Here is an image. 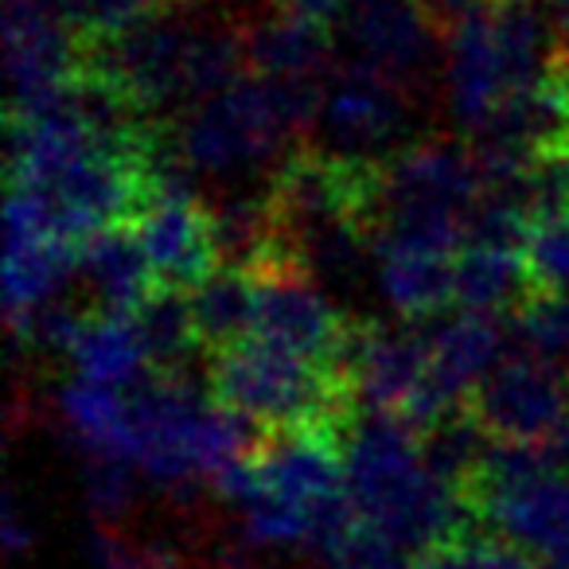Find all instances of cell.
<instances>
[{
  "label": "cell",
  "mask_w": 569,
  "mask_h": 569,
  "mask_svg": "<svg viewBox=\"0 0 569 569\" xmlns=\"http://www.w3.org/2000/svg\"><path fill=\"white\" fill-rule=\"evenodd\" d=\"M348 491L359 519L413 561L476 530L457 491L429 468L421 437L382 413H363L351 429Z\"/></svg>",
  "instance_id": "1"
},
{
  "label": "cell",
  "mask_w": 569,
  "mask_h": 569,
  "mask_svg": "<svg viewBox=\"0 0 569 569\" xmlns=\"http://www.w3.org/2000/svg\"><path fill=\"white\" fill-rule=\"evenodd\" d=\"M207 395L261 433H343L363 418L351 367H325L284 356L261 340H246L203 359Z\"/></svg>",
  "instance_id": "2"
},
{
  "label": "cell",
  "mask_w": 569,
  "mask_h": 569,
  "mask_svg": "<svg viewBox=\"0 0 569 569\" xmlns=\"http://www.w3.org/2000/svg\"><path fill=\"white\" fill-rule=\"evenodd\" d=\"M465 410L491 441L550 449L569 460V371L558 359L511 351L465 398Z\"/></svg>",
  "instance_id": "3"
},
{
  "label": "cell",
  "mask_w": 569,
  "mask_h": 569,
  "mask_svg": "<svg viewBox=\"0 0 569 569\" xmlns=\"http://www.w3.org/2000/svg\"><path fill=\"white\" fill-rule=\"evenodd\" d=\"M176 137H180L191 172L230 176L253 164H269V160L277 164L293 149L297 133L277 110L269 82L246 71L219 98L176 118Z\"/></svg>",
  "instance_id": "4"
},
{
  "label": "cell",
  "mask_w": 569,
  "mask_h": 569,
  "mask_svg": "<svg viewBox=\"0 0 569 569\" xmlns=\"http://www.w3.org/2000/svg\"><path fill=\"white\" fill-rule=\"evenodd\" d=\"M253 281H258V312H253L250 340L309 363L348 367L351 317H343L320 293L312 269H269V273H253Z\"/></svg>",
  "instance_id": "5"
},
{
  "label": "cell",
  "mask_w": 569,
  "mask_h": 569,
  "mask_svg": "<svg viewBox=\"0 0 569 569\" xmlns=\"http://www.w3.org/2000/svg\"><path fill=\"white\" fill-rule=\"evenodd\" d=\"M359 63L418 94L429 82L437 51L449 48L421 0H356L343 20Z\"/></svg>",
  "instance_id": "6"
},
{
  "label": "cell",
  "mask_w": 569,
  "mask_h": 569,
  "mask_svg": "<svg viewBox=\"0 0 569 569\" xmlns=\"http://www.w3.org/2000/svg\"><path fill=\"white\" fill-rule=\"evenodd\" d=\"M406 121H410V90H402L375 67L356 59L328 79L325 113H320V126L332 141L328 149L387 160L382 152L402 137Z\"/></svg>",
  "instance_id": "7"
},
{
  "label": "cell",
  "mask_w": 569,
  "mask_h": 569,
  "mask_svg": "<svg viewBox=\"0 0 569 569\" xmlns=\"http://www.w3.org/2000/svg\"><path fill=\"white\" fill-rule=\"evenodd\" d=\"M133 230L160 289L196 293L227 266L214 211L196 196H164Z\"/></svg>",
  "instance_id": "8"
},
{
  "label": "cell",
  "mask_w": 569,
  "mask_h": 569,
  "mask_svg": "<svg viewBox=\"0 0 569 569\" xmlns=\"http://www.w3.org/2000/svg\"><path fill=\"white\" fill-rule=\"evenodd\" d=\"M449 110L457 118V126L465 129V141L480 137L491 121L503 110H511L515 102L538 94H519L511 87V74L503 63V48H499V32H496V12L480 9L476 17H468L457 32L449 36Z\"/></svg>",
  "instance_id": "9"
},
{
  "label": "cell",
  "mask_w": 569,
  "mask_h": 569,
  "mask_svg": "<svg viewBox=\"0 0 569 569\" xmlns=\"http://www.w3.org/2000/svg\"><path fill=\"white\" fill-rule=\"evenodd\" d=\"M238 43H242L246 71L261 79H325L332 71V32L309 20L284 17L266 4L238 12Z\"/></svg>",
  "instance_id": "10"
},
{
  "label": "cell",
  "mask_w": 569,
  "mask_h": 569,
  "mask_svg": "<svg viewBox=\"0 0 569 569\" xmlns=\"http://www.w3.org/2000/svg\"><path fill=\"white\" fill-rule=\"evenodd\" d=\"M429 348V387L449 410H460L465 398L491 375L503 359V328L496 317L465 312L426 332Z\"/></svg>",
  "instance_id": "11"
},
{
  "label": "cell",
  "mask_w": 569,
  "mask_h": 569,
  "mask_svg": "<svg viewBox=\"0 0 569 569\" xmlns=\"http://www.w3.org/2000/svg\"><path fill=\"white\" fill-rule=\"evenodd\" d=\"M379 277L382 293L406 325H426L437 312L457 305V253L421 250V246H382Z\"/></svg>",
  "instance_id": "12"
},
{
  "label": "cell",
  "mask_w": 569,
  "mask_h": 569,
  "mask_svg": "<svg viewBox=\"0 0 569 569\" xmlns=\"http://www.w3.org/2000/svg\"><path fill=\"white\" fill-rule=\"evenodd\" d=\"M79 269L94 281L102 312L110 317H133L160 289L133 227H110L90 238L79 253Z\"/></svg>",
  "instance_id": "13"
},
{
  "label": "cell",
  "mask_w": 569,
  "mask_h": 569,
  "mask_svg": "<svg viewBox=\"0 0 569 569\" xmlns=\"http://www.w3.org/2000/svg\"><path fill=\"white\" fill-rule=\"evenodd\" d=\"M129 320H133L137 340L149 359V375L183 379L196 359L203 367V343H199L196 317H191V293L157 289Z\"/></svg>",
  "instance_id": "14"
},
{
  "label": "cell",
  "mask_w": 569,
  "mask_h": 569,
  "mask_svg": "<svg viewBox=\"0 0 569 569\" xmlns=\"http://www.w3.org/2000/svg\"><path fill=\"white\" fill-rule=\"evenodd\" d=\"M253 312H258V281L250 269L222 266L203 289L191 293V317L203 343V359L222 356L253 336Z\"/></svg>",
  "instance_id": "15"
},
{
  "label": "cell",
  "mask_w": 569,
  "mask_h": 569,
  "mask_svg": "<svg viewBox=\"0 0 569 569\" xmlns=\"http://www.w3.org/2000/svg\"><path fill=\"white\" fill-rule=\"evenodd\" d=\"M71 359L87 382H102V387L113 390H133L149 379V359H144V348L129 317L98 312L87 325V332L79 336Z\"/></svg>",
  "instance_id": "16"
},
{
  "label": "cell",
  "mask_w": 569,
  "mask_h": 569,
  "mask_svg": "<svg viewBox=\"0 0 569 569\" xmlns=\"http://www.w3.org/2000/svg\"><path fill=\"white\" fill-rule=\"evenodd\" d=\"M56 4L82 51H98L149 24L180 17L196 0H56Z\"/></svg>",
  "instance_id": "17"
},
{
  "label": "cell",
  "mask_w": 569,
  "mask_h": 569,
  "mask_svg": "<svg viewBox=\"0 0 569 569\" xmlns=\"http://www.w3.org/2000/svg\"><path fill=\"white\" fill-rule=\"evenodd\" d=\"M63 418L74 429L90 457H121L133 452V429H129V398L102 382H71L63 390Z\"/></svg>",
  "instance_id": "18"
},
{
  "label": "cell",
  "mask_w": 569,
  "mask_h": 569,
  "mask_svg": "<svg viewBox=\"0 0 569 569\" xmlns=\"http://www.w3.org/2000/svg\"><path fill=\"white\" fill-rule=\"evenodd\" d=\"M527 289L522 258L507 250L465 242L457 253V305L465 312L496 317L499 309H515V301Z\"/></svg>",
  "instance_id": "19"
},
{
  "label": "cell",
  "mask_w": 569,
  "mask_h": 569,
  "mask_svg": "<svg viewBox=\"0 0 569 569\" xmlns=\"http://www.w3.org/2000/svg\"><path fill=\"white\" fill-rule=\"evenodd\" d=\"M519 343L535 356L558 359L569 351V289H522L511 309Z\"/></svg>",
  "instance_id": "20"
},
{
  "label": "cell",
  "mask_w": 569,
  "mask_h": 569,
  "mask_svg": "<svg viewBox=\"0 0 569 569\" xmlns=\"http://www.w3.org/2000/svg\"><path fill=\"white\" fill-rule=\"evenodd\" d=\"M527 289H569V219L535 214V230L522 250Z\"/></svg>",
  "instance_id": "21"
},
{
  "label": "cell",
  "mask_w": 569,
  "mask_h": 569,
  "mask_svg": "<svg viewBox=\"0 0 569 569\" xmlns=\"http://www.w3.org/2000/svg\"><path fill=\"white\" fill-rule=\"evenodd\" d=\"M90 507L98 527H126L129 511L137 503V476L129 460L121 457H90L87 468Z\"/></svg>",
  "instance_id": "22"
},
{
  "label": "cell",
  "mask_w": 569,
  "mask_h": 569,
  "mask_svg": "<svg viewBox=\"0 0 569 569\" xmlns=\"http://www.w3.org/2000/svg\"><path fill=\"white\" fill-rule=\"evenodd\" d=\"M328 569H418V561L398 550L387 535L359 522L356 535L328 558Z\"/></svg>",
  "instance_id": "23"
},
{
  "label": "cell",
  "mask_w": 569,
  "mask_h": 569,
  "mask_svg": "<svg viewBox=\"0 0 569 569\" xmlns=\"http://www.w3.org/2000/svg\"><path fill=\"white\" fill-rule=\"evenodd\" d=\"M266 9L284 12V17H297V20H309L317 28H328L332 32L336 24H343L351 12L356 0H258Z\"/></svg>",
  "instance_id": "24"
},
{
  "label": "cell",
  "mask_w": 569,
  "mask_h": 569,
  "mask_svg": "<svg viewBox=\"0 0 569 569\" xmlns=\"http://www.w3.org/2000/svg\"><path fill=\"white\" fill-rule=\"evenodd\" d=\"M183 569H261V566H253V561L238 550H219V553H196Z\"/></svg>",
  "instance_id": "25"
},
{
  "label": "cell",
  "mask_w": 569,
  "mask_h": 569,
  "mask_svg": "<svg viewBox=\"0 0 569 569\" xmlns=\"http://www.w3.org/2000/svg\"><path fill=\"white\" fill-rule=\"evenodd\" d=\"M4 542H9V550H24L28 546V527L20 522V507L17 499H4Z\"/></svg>",
  "instance_id": "26"
},
{
  "label": "cell",
  "mask_w": 569,
  "mask_h": 569,
  "mask_svg": "<svg viewBox=\"0 0 569 569\" xmlns=\"http://www.w3.org/2000/svg\"><path fill=\"white\" fill-rule=\"evenodd\" d=\"M550 24H553V43L569 48V0H550Z\"/></svg>",
  "instance_id": "27"
},
{
  "label": "cell",
  "mask_w": 569,
  "mask_h": 569,
  "mask_svg": "<svg viewBox=\"0 0 569 569\" xmlns=\"http://www.w3.org/2000/svg\"><path fill=\"white\" fill-rule=\"evenodd\" d=\"M515 4H530V0H488V9H515Z\"/></svg>",
  "instance_id": "28"
},
{
  "label": "cell",
  "mask_w": 569,
  "mask_h": 569,
  "mask_svg": "<svg viewBox=\"0 0 569 569\" xmlns=\"http://www.w3.org/2000/svg\"><path fill=\"white\" fill-rule=\"evenodd\" d=\"M538 569H569V558H550V561H542Z\"/></svg>",
  "instance_id": "29"
}]
</instances>
